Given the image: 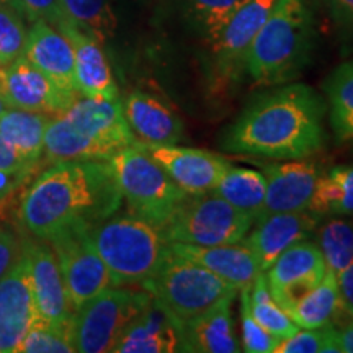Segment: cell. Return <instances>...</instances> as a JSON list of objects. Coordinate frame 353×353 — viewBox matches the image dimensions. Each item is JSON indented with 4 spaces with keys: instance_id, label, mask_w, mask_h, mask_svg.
<instances>
[{
    "instance_id": "21",
    "label": "cell",
    "mask_w": 353,
    "mask_h": 353,
    "mask_svg": "<svg viewBox=\"0 0 353 353\" xmlns=\"http://www.w3.org/2000/svg\"><path fill=\"white\" fill-rule=\"evenodd\" d=\"M113 352L172 353L182 350V325L157 299H151L128 325Z\"/></svg>"
},
{
    "instance_id": "36",
    "label": "cell",
    "mask_w": 353,
    "mask_h": 353,
    "mask_svg": "<svg viewBox=\"0 0 353 353\" xmlns=\"http://www.w3.org/2000/svg\"><path fill=\"white\" fill-rule=\"evenodd\" d=\"M275 353H341V348L329 322L317 329H298L293 335L278 342Z\"/></svg>"
},
{
    "instance_id": "6",
    "label": "cell",
    "mask_w": 353,
    "mask_h": 353,
    "mask_svg": "<svg viewBox=\"0 0 353 353\" xmlns=\"http://www.w3.org/2000/svg\"><path fill=\"white\" fill-rule=\"evenodd\" d=\"M121 198L132 214L164 228L190 195L136 141L110 159Z\"/></svg>"
},
{
    "instance_id": "42",
    "label": "cell",
    "mask_w": 353,
    "mask_h": 353,
    "mask_svg": "<svg viewBox=\"0 0 353 353\" xmlns=\"http://www.w3.org/2000/svg\"><path fill=\"white\" fill-rule=\"evenodd\" d=\"M32 174V167H23L17 170H0V203L13 195L15 190L23 183L26 175Z\"/></svg>"
},
{
    "instance_id": "35",
    "label": "cell",
    "mask_w": 353,
    "mask_h": 353,
    "mask_svg": "<svg viewBox=\"0 0 353 353\" xmlns=\"http://www.w3.org/2000/svg\"><path fill=\"white\" fill-rule=\"evenodd\" d=\"M72 327H57L37 319L21 342L19 353H72Z\"/></svg>"
},
{
    "instance_id": "38",
    "label": "cell",
    "mask_w": 353,
    "mask_h": 353,
    "mask_svg": "<svg viewBox=\"0 0 353 353\" xmlns=\"http://www.w3.org/2000/svg\"><path fill=\"white\" fill-rule=\"evenodd\" d=\"M187 2L201 23L205 25L210 38H213L224 25V21L229 19V15L244 0H187Z\"/></svg>"
},
{
    "instance_id": "47",
    "label": "cell",
    "mask_w": 353,
    "mask_h": 353,
    "mask_svg": "<svg viewBox=\"0 0 353 353\" xmlns=\"http://www.w3.org/2000/svg\"><path fill=\"white\" fill-rule=\"evenodd\" d=\"M0 2H7V3H10V0H0Z\"/></svg>"
},
{
    "instance_id": "39",
    "label": "cell",
    "mask_w": 353,
    "mask_h": 353,
    "mask_svg": "<svg viewBox=\"0 0 353 353\" xmlns=\"http://www.w3.org/2000/svg\"><path fill=\"white\" fill-rule=\"evenodd\" d=\"M10 3L32 23L44 20L57 28L65 20L61 0H10Z\"/></svg>"
},
{
    "instance_id": "44",
    "label": "cell",
    "mask_w": 353,
    "mask_h": 353,
    "mask_svg": "<svg viewBox=\"0 0 353 353\" xmlns=\"http://www.w3.org/2000/svg\"><path fill=\"white\" fill-rule=\"evenodd\" d=\"M339 296H341V306L348 314L353 316V263L345 268L341 275H337Z\"/></svg>"
},
{
    "instance_id": "4",
    "label": "cell",
    "mask_w": 353,
    "mask_h": 353,
    "mask_svg": "<svg viewBox=\"0 0 353 353\" xmlns=\"http://www.w3.org/2000/svg\"><path fill=\"white\" fill-rule=\"evenodd\" d=\"M90 232L112 286L143 285L157 270L169 247L161 228L134 214L101 221Z\"/></svg>"
},
{
    "instance_id": "3",
    "label": "cell",
    "mask_w": 353,
    "mask_h": 353,
    "mask_svg": "<svg viewBox=\"0 0 353 353\" xmlns=\"http://www.w3.org/2000/svg\"><path fill=\"white\" fill-rule=\"evenodd\" d=\"M312 46V19L301 0H276L245 57V72L263 85L299 74Z\"/></svg>"
},
{
    "instance_id": "31",
    "label": "cell",
    "mask_w": 353,
    "mask_h": 353,
    "mask_svg": "<svg viewBox=\"0 0 353 353\" xmlns=\"http://www.w3.org/2000/svg\"><path fill=\"white\" fill-rule=\"evenodd\" d=\"M65 19L100 44L113 37L117 30L112 0H61Z\"/></svg>"
},
{
    "instance_id": "23",
    "label": "cell",
    "mask_w": 353,
    "mask_h": 353,
    "mask_svg": "<svg viewBox=\"0 0 353 353\" xmlns=\"http://www.w3.org/2000/svg\"><path fill=\"white\" fill-rule=\"evenodd\" d=\"M126 121L132 134L144 144H176L183 136L179 114L156 97L132 92L123 103Z\"/></svg>"
},
{
    "instance_id": "25",
    "label": "cell",
    "mask_w": 353,
    "mask_h": 353,
    "mask_svg": "<svg viewBox=\"0 0 353 353\" xmlns=\"http://www.w3.org/2000/svg\"><path fill=\"white\" fill-rule=\"evenodd\" d=\"M117 152L112 145L79 132L61 114L51 118L44 132L43 154L52 164L65 161H110Z\"/></svg>"
},
{
    "instance_id": "45",
    "label": "cell",
    "mask_w": 353,
    "mask_h": 353,
    "mask_svg": "<svg viewBox=\"0 0 353 353\" xmlns=\"http://www.w3.org/2000/svg\"><path fill=\"white\" fill-rule=\"evenodd\" d=\"M23 167H33L21 159L19 154L13 151V148L0 136V170H17Z\"/></svg>"
},
{
    "instance_id": "34",
    "label": "cell",
    "mask_w": 353,
    "mask_h": 353,
    "mask_svg": "<svg viewBox=\"0 0 353 353\" xmlns=\"http://www.w3.org/2000/svg\"><path fill=\"white\" fill-rule=\"evenodd\" d=\"M28 30L23 17L12 3L0 2V69L25 56Z\"/></svg>"
},
{
    "instance_id": "32",
    "label": "cell",
    "mask_w": 353,
    "mask_h": 353,
    "mask_svg": "<svg viewBox=\"0 0 353 353\" xmlns=\"http://www.w3.org/2000/svg\"><path fill=\"white\" fill-rule=\"evenodd\" d=\"M250 311L255 321L280 341L293 335L299 329L288 312L275 301L265 272H260L250 285Z\"/></svg>"
},
{
    "instance_id": "5",
    "label": "cell",
    "mask_w": 353,
    "mask_h": 353,
    "mask_svg": "<svg viewBox=\"0 0 353 353\" xmlns=\"http://www.w3.org/2000/svg\"><path fill=\"white\" fill-rule=\"evenodd\" d=\"M143 290L164 306L180 325L205 314L239 290L214 273L167 247L157 270L144 281Z\"/></svg>"
},
{
    "instance_id": "28",
    "label": "cell",
    "mask_w": 353,
    "mask_h": 353,
    "mask_svg": "<svg viewBox=\"0 0 353 353\" xmlns=\"http://www.w3.org/2000/svg\"><path fill=\"white\" fill-rule=\"evenodd\" d=\"M307 210L319 216L353 214V165H337L321 174Z\"/></svg>"
},
{
    "instance_id": "15",
    "label": "cell",
    "mask_w": 353,
    "mask_h": 353,
    "mask_svg": "<svg viewBox=\"0 0 353 353\" xmlns=\"http://www.w3.org/2000/svg\"><path fill=\"white\" fill-rule=\"evenodd\" d=\"M30 262V278L38 319L57 327H72L74 311L61 275L59 263L51 245L26 244L23 247Z\"/></svg>"
},
{
    "instance_id": "46",
    "label": "cell",
    "mask_w": 353,
    "mask_h": 353,
    "mask_svg": "<svg viewBox=\"0 0 353 353\" xmlns=\"http://www.w3.org/2000/svg\"><path fill=\"white\" fill-rule=\"evenodd\" d=\"M8 107H7V103H6V100H3V97H2V94H0V114H2L3 112H6Z\"/></svg>"
},
{
    "instance_id": "22",
    "label": "cell",
    "mask_w": 353,
    "mask_h": 353,
    "mask_svg": "<svg viewBox=\"0 0 353 353\" xmlns=\"http://www.w3.org/2000/svg\"><path fill=\"white\" fill-rule=\"evenodd\" d=\"M169 247L175 254L201 265L221 280L236 286L237 290L252 285L262 272L254 252L242 241L236 244L219 245H190L169 242Z\"/></svg>"
},
{
    "instance_id": "29",
    "label": "cell",
    "mask_w": 353,
    "mask_h": 353,
    "mask_svg": "<svg viewBox=\"0 0 353 353\" xmlns=\"http://www.w3.org/2000/svg\"><path fill=\"white\" fill-rule=\"evenodd\" d=\"M324 92L329 101V121L341 143L353 141V61L334 69L325 79Z\"/></svg>"
},
{
    "instance_id": "2",
    "label": "cell",
    "mask_w": 353,
    "mask_h": 353,
    "mask_svg": "<svg viewBox=\"0 0 353 353\" xmlns=\"http://www.w3.org/2000/svg\"><path fill=\"white\" fill-rule=\"evenodd\" d=\"M121 200L108 161L56 162L26 190L20 219L34 237L48 241L77 221L95 226L120 208Z\"/></svg>"
},
{
    "instance_id": "16",
    "label": "cell",
    "mask_w": 353,
    "mask_h": 353,
    "mask_svg": "<svg viewBox=\"0 0 353 353\" xmlns=\"http://www.w3.org/2000/svg\"><path fill=\"white\" fill-rule=\"evenodd\" d=\"M262 174L267 180V190L259 219L275 213L307 210L322 172L316 162L294 159L286 164H262Z\"/></svg>"
},
{
    "instance_id": "40",
    "label": "cell",
    "mask_w": 353,
    "mask_h": 353,
    "mask_svg": "<svg viewBox=\"0 0 353 353\" xmlns=\"http://www.w3.org/2000/svg\"><path fill=\"white\" fill-rule=\"evenodd\" d=\"M23 255V247L10 231L0 229V280L15 267Z\"/></svg>"
},
{
    "instance_id": "24",
    "label": "cell",
    "mask_w": 353,
    "mask_h": 353,
    "mask_svg": "<svg viewBox=\"0 0 353 353\" xmlns=\"http://www.w3.org/2000/svg\"><path fill=\"white\" fill-rule=\"evenodd\" d=\"M234 298L182 325V350L196 353H236L241 350L232 324Z\"/></svg>"
},
{
    "instance_id": "26",
    "label": "cell",
    "mask_w": 353,
    "mask_h": 353,
    "mask_svg": "<svg viewBox=\"0 0 353 353\" xmlns=\"http://www.w3.org/2000/svg\"><path fill=\"white\" fill-rule=\"evenodd\" d=\"M52 117L21 108H7L0 114V136L26 164L37 165L44 148V132Z\"/></svg>"
},
{
    "instance_id": "37",
    "label": "cell",
    "mask_w": 353,
    "mask_h": 353,
    "mask_svg": "<svg viewBox=\"0 0 353 353\" xmlns=\"http://www.w3.org/2000/svg\"><path fill=\"white\" fill-rule=\"evenodd\" d=\"M241 293V324H242V350L247 353H275L280 342L275 335L267 332L255 321L250 311V286L239 290Z\"/></svg>"
},
{
    "instance_id": "41",
    "label": "cell",
    "mask_w": 353,
    "mask_h": 353,
    "mask_svg": "<svg viewBox=\"0 0 353 353\" xmlns=\"http://www.w3.org/2000/svg\"><path fill=\"white\" fill-rule=\"evenodd\" d=\"M330 324H332L334 337L341 348V353H353V316L341 306Z\"/></svg>"
},
{
    "instance_id": "1",
    "label": "cell",
    "mask_w": 353,
    "mask_h": 353,
    "mask_svg": "<svg viewBox=\"0 0 353 353\" xmlns=\"http://www.w3.org/2000/svg\"><path fill=\"white\" fill-rule=\"evenodd\" d=\"M327 105L314 88L288 83L255 97L221 136L226 152L278 161L307 159L325 144Z\"/></svg>"
},
{
    "instance_id": "11",
    "label": "cell",
    "mask_w": 353,
    "mask_h": 353,
    "mask_svg": "<svg viewBox=\"0 0 353 353\" xmlns=\"http://www.w3.org/2000/svg\"><path fill=\"white\" fill-rule=\"evenodd\" d=\"M138 144L164 169L174 182L190 196L213 192L231 162L214 152L176 144Z\"/></svg>"
},
{
    "instance_id": "10",
    "label": "cell",
    "mask_w": 353,
    "mask_h": 353,
    "mask_svg": "<svg viewBox=\"0 0 353 353\" xmlns=\"http://www.w3.org/2000/svg\"><path fill=\"white\" fill-rule=\"evenodd\" d=\"M325 272L319 245L306 239L288 247L265 275L275 301L290 314L291 309L321 283Z\"/></svg>"
},
{
    "instance_id": "14",
    "label": "cell",
    "mask_w": 353,
    "mask_h": 353,
    "mask_svg": "<svg viewBox=\"0 0 353 353\" xmlns=\"http://www.w3.org/2000/svg\"><path fill=\"white\" fill-rule=\"evenodd\" d=\"M37 319L30 262L23 250L15 267L0 280V353H19Z\"/></svg>"
},
{
    "instance_id": "12",
    "label": "cell",
    "mask_w": 353,
    "mask_h": 353,
    "mask_svg": "<svg viewBox=\"0 0 353 353\" xmlns=\"http://www.w3.org/2000/svg\"><path fill=\"white\" fill-rule=\"evenodd\" d=\"M0 94L8 108L30 110L48 117L63 114L77 99V95L57 88L25 56L0 69Z\"/></svg>"
},
{
    "instance_id": "13",
    "label": "cell",
    "mask_w": 353,
    "mask_h": 353,
    "mask_svg": "<svg viewBox=\"0 0 353 353\" xmlns=\"http://www.w3.org/2000/svg\"><path fill=\"white\" fill-rule=\"evenodd\" d=\"M275 2L276 0H244L211 38L213 54L224 77H237L244 72L247 51Z\"/></svg>"
},
{
    "instance_id": "20",
    "label": "cell",
    "mask_w": 353,
    "mask_h": 353,
    "mask_svg": "<svg viewBox=\"0 0 353 353\" xmlns=\"http://www.w3.org/2000/svg\"><path fill=\"white\" fill-rule=\"evenodd\" d=\"M69 38L74 50V70L79 94L90 99L117 100L118 87L101 44L65 19L57 26Z\"/></svg>"
},
{
    "instance_id": "7",
    "label": "cell",
    "mask_w": 353,
    "mask_h": 353,
    "mask_svg": "<svg viewBox=\"0 0 353 353\" xmlns=\"http://www.w3.org/2000/svg\"><path fill=\"white\" fill-rule=\"evenodd\" d=\"M148 291L128 288L103 290L74 312L72 342L76 352H113L128 325L151 303Z\"/></svg>"
},
{
    "instance_id": "33",
    "label": "cell",
    "mask_w": 353,
    "mask_h": 353,
    "mask_svg": "<svg viewBox=\"0 0 353 353\" xmlns=\"http://www.w3.org/2000/svg\"><path fill=\"white\" fill-rule=\"evenodd\" d=\"M317 245L325 260V268L341 275L353 263V224L345 219H329L317 226Z\"/></svg>"
},
{
    "instance_id": "19",
    "label": "cell",
    "mask_w": 353,
    "mask_h": 353,
    "mask_svg": "<svg viewBox=\"0 0 353 353\" xmlns=\"http://www.w3.org/2000/svg\"><path fill=\"white\" fill-rule=\"evenodd\" d=\"M25 57L57 88L79 95L74 70V50L63 32L44 20L34 21L28 32Z\"/></svg>"
},
{
    "instance_id": "43",
    "label": "cell",
    "mask_w": 353,
    "mask_h": 353,
    "mask_svg": "<svg viewBox=\"0 0 353 353\" xmlns=\"http://www.w3.org/2000/svg\"><path fill=\"white\" fill-rule=\"evenodd\" d=\"M334 20L342 28L353 32V0H327Z\"/></svg>"
},
{
    "instance_id": "27",
    "label": "cell",
    "mask_w": 353,
    "mask_h": 353,
    "mask_svg": "<svg viewBox=\"0 0 353 353\" xmlns=\"http://www.w3.org/2000/svg\"><path fill=\"white\" fill-rule=\"evenodd\" d=\"M267 180L262 170L245 167H229L213 188L214 195L245 213L255 223L263 210Z\"/></svg>"
},
{
    "instance_id": "18",
    "label": "cell",
    "mask_w": 353,
    "mask_h": 353,
    "mask_svg": "<svg viewBox=\"0 0 353 353\" xmlns=\"http://www.w3.org/2000/svg\"><path fill=\"white\" fill-rule=\"evenodd\" d=\"M61 117H64L79 132L112 145L118 152L136 143L123 112V103L118 99L105 100L77 97Z\"/></svg>"
},
{
    "instance_id": "9",
    "label": "cell",
    "mask_w": 353,
    "mask_h": 353,
    "mask_svg": "<svg viewBox=\"0 0 353 353\" xmlns=\"http://www.w3.org/2000/svg\"><path fill=\"white\" fill-rule=\"evenodd\" d=\"M92 224H69L50 237L72 311L112 286V278L92 241Z\"/></svg>"
},
{
    "instance_id": "17",
    "label": "cell",
    "mask_w": 353,
    "mask_h": 353,
    "mask_svg": "<svg viewBox=\"0 0 353 353\" xmlns=\"http://www.w3.org/2000/svg\"><path fill=\"white\" fill-rule=\"evenodd\" d=\"M319 218V214L309 210L265 216L257 221V228L242 242L254 252L260 270L267 272L288 247L316 234Z\"/></svg>"
},
{
    "instance_id": "8",
    "label": "cell",
    "mask_w": 353,
    "mask_h": 353,
    "mask_svg": "<svg viewBox=\"0 0 353 353\" xmlns=\"http://www.w3.org/2000/svg\"><path fill=\"white\" fill-rule=\"evenodd\" d=\"M252 219L213 192L188 196L162 228L167 242L190 245H219L241 242Z\"/></svg>"
},
{
    "instance_id": "30",
    "label": "cell",
    "mask_w": 353,
    "mask_h": 353,
    "mask_svg": "<svg viewBox=\"0 0 353 353\" xmlns=\"http://www.w3.org/2000/svg\"><path fill=\"white\" fill-rule=\"evenodd\" d=\"M341 309L337 275L325 272V276L316 288L290 311V317L299 329H317L329 324Z\"/></svg>"
}]
</instances>
